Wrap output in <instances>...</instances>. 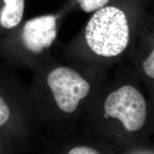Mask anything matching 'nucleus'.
<instances>
[{"instance_id":"1","label":"nucleus","mask_w":154,"mask_h":154,"mask_svg":"<svg viewBox=\"0 0 154 154\" xmlns=\"http://www.w3.org/2000/svg\"><path fill=\"white\" fill-rule=\"evenodd\" d=\"M139 13L138 0H118L95 11L84 29L87 47L101 57L121 54L129 44L132 22Z\"/></svg>"},{"instance_id":"2","label":"nucleus","mask_w":154,"mask_h":154,"mask_svg":"<svg viewBox=\"0 0 154 154\" xmlns=\"http://www.w3.org/2000/svg\"><path fill=\"white\" fill-rule=\"evenodd\" d=\"M106 117L116 119L130 132L140 130L147 118L145 99L134 86H123L111 93L105 100Z\"/></svg>"},{"instance_id":"3","label":"nucleus","mask_w":154,"mask_h":154,"mask_svg":"<svg viewBox=\"0 0 154 154\" xmlns=\"http://www.w3.org/2000/svg\"><path fill=\"white\" fill-rule=\"evenodd\" d=\"M47 84L58 107L68 113L76 110L81 100L85 99L90 91L87 81L76 71L66 66L53 69L48 75Z\"/></svg>"},{"instance_id":"4","label":"nucleus","mask_w":154,"mask_h":154,"mask_svg":"<svg viewBox=\"0 0 154 154\" xmlns=\"http://www.w3.org/2000/svg\"><path fill=\"white\" fill-rule=\"evenodd\" d=\"M57 15L46 14L26 21L21 31V40L29 52L38 54L49 49L57 34Z\"/></svg>"},{"instance_id":"5","label":"nucleus","mask_w":154,"mask_h":154,"mask_svg":"<svg viewBox=\"0 0 154 154\" xmlns=\"http://www.w3.org/2000/svg\"><path fill=\"white\" fill-rule=\"evenodd\" d=\"M25 0H0V28L12 29L22 22Z\"/></svg>"},{"instance_id":"6","label":"nucleus","mask_w":154,"mask_h":154,"mask_svg":"<svg viewBox=\"0 0 154 154\" xmlns=\"http://www.w3.org/2000/svg\"><path fill=\"white\" fill-rule=\"evenodd\" d=\"M80 9L86 13H93L98 9L117 2L118 0H74Z\"/></svg>"},{"instance_id":"7","label":"nucleus","mask_w":154,"mask_h":154,"mask_svg":"<svg viewBox=\"0 0 154 154\" xmlns=\"http://www.w3.org/2000/svg\"><path fill=\"white\" fill-rule=\"evenodd\" d=\"M143 68L148 76L154 79V49L152 50L149 55L143 61Z\"/></svg>"},{"instance_id":"8","label":"nucleus","mask_w":154,"mask_h":154,"mask_svg":"<svg viewBox=\"0 0 154 154\" xmlns=\"http://www.w3.org/2000/svg\"><path fill=\"white\" fill-rule=\"evenodd\" d=\"M10 116V110L8 105L0 96V126L7 123Z\"/></svg>"},{"instance_id":"9","label":"nucleus","mask_w":154,"mask_h":154,"mask_svg":"<svg viewBox=\"0 0 154 154\" xmlns=\"http://www.w3.org/2000/svg\"><path fill=\"white\" fill-rule=\"evenodd\" d=\"M67 154H101L94 148L86 146H79L73 148Z\"/></svg>"}]
</instances>
